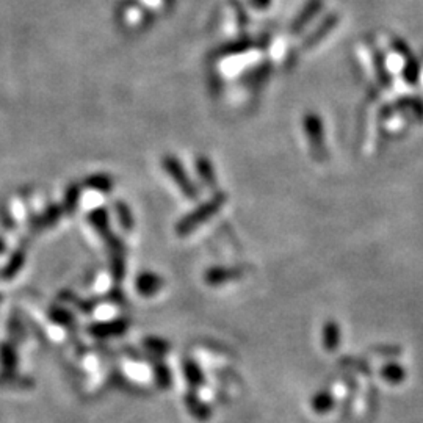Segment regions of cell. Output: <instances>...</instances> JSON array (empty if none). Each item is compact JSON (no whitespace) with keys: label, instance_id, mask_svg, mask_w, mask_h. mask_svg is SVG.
I'll list each match as a JSON object with an SVG mask.
<instances>
[{"label":"cell","instance_id":"14","mask_svg":"<svg viewBox=\"0 0 423 423\" xmlns=\"http://www.w3.org/2000/svg\"><path fill=\"white\" fill-rule=\"evenodd\" d=\"M420 77V66L419 61L415 57H409L405 60V68H403V79L409 83V85H415Z\"/></svg>","mask_w":423,"mask_h":423},{"label":"cell","instance_id":"8","mask_svg":"<svg viewBox=\"0 0 423 423\" xmlns=\"http://www.w3.org/2000/svg\"><path fill=\"white\" fill-rule=\"evenodd\" d=\"M88 220L91 226L98 231L102 237L110 234V225H108V212L106 207H99V209H94L91 213L88 215Z\"/></svg>","mask_w":423,"mask_h":423},{"label":"cell","instance_id":"3","mask_svg":"<svg viewBox=\"0 0 423 423\" xmlns=\"http://www.w3.org/2000/svg\"><path fill=\"white\" fill-rule=\"evenodd\" d=\"M162 166L165 168L166 175L172 179V182L177 185V189L187 199H198L199 196L198 187L195 185V182H193L191 177L187 175L184 165L180 163L177 157L165 156L162 158Z\"/></svg>","mask_w":423,"mask_h":423},{"label":"cell","instance_id":"15","mask_svg":"<svg viewBox=\"0 0 423 423\" xmlns=\"http://www.w3.org/2000/svg\"><path fill=\"white\" fill-rule=\"evenodd\" d=\"M61 215H63V209H61V207L57 204H52L47 207L43 215V223H46L47 226H53L55 223H58Z\"/></svg>","mask_w":423,"mask_h":423},{"label":"cell","instance_id":"17","mask_svg":"<svg viewBox=\"0 0 423 423\" xmlns=\"http://www.w3.org/2000/svg\"><path fill=\"white\" fill-rule=\"evenodd\" d=\"M248 2H249V5L253 6V8L259 10V11L267 10L268 6L272 5V0H248Z\"/></svg>","mask_w":423,"mask_h":423},{"label":"cell","instance_id":"5","mask_svg":"<svg viewBox=\"0 0 423 423\" xmlns=\"http://www.w3.org/2000/svg\"><path fill=\"white\" fill-rule=\"evenodd\" d=\"M337 23H339V18H337V15H334V13L326 16L322 23L315 27V30L312 32L306 39H304V44H303L304 49L306 51L312 49V47L317 46L318 43H322V41L331 33V30H334Z\"/></svg>","mask_w":423,"mask_h":423},{"label":"cell","instance_id":"4","mask_svg":"<svg viewBox=\"0 0 423 423\" xmlns=\"http://www.w3.org/2000/svg\"><path fill=\"white\" fill-rule=\"evenodd\" d=\"M322 8H323V0H308L301 8V11L295 16L292 25H290V32L293 34L301 33L310 24V20L318 16V13L322 11Z\"/></svg>","mask_w":423,"mask_h":423},{"label":"cell","instance_id":"2","mask_svg":"<svg viewBox=\"0 0 423 423\" xmlns=\"http://www.w3.org/2000/svg\"><path fill=\"white\" fill-rule=\"evenodd\" d=\"M303 127L306 132V138L309 141V146L318 162H323L328 157V149H326L324 141V126L322 118L315 112H308L303 118Z\"/></svg>","mask_w":423,"mask_h":423},{"label":"cell","instance_id":"6","mask_svg":"<svg viewBox=\"0 0 423 423\" xmlns=\"http://www.w3.org/2000/svg\"><path fill=\"white\" fill-rule=\"evenodd\" d=\"M195 166H196V172L201 179V182H203L207 189H210V190L217 189L218 179H217V175H215V166L210 162V158L206 156H198Z\"/></svg>","mask_w":423,"mask_h":423},{"label":"cell","instance_id":"9","mask_svg":"<svg viewBox=\"0 0 423 423\" xmlns=\"http://www.w3.org/2000/svg\"><path fill=\"white\" fill-rule=\"evenodd\" d=\"M85 187L101 193H108L113 190V179L107 175H93L85 179Z\"/></svg>","mask_w":423,"mask_h":423},{"label":"cell","instance_id":"12","mask_svg":"<svg viewBox=\"0 0 423 423\" xmlns=\"http://www.w3.org/2000/svg\"><path fill=\"white\" fill-rule=\"evenodd\" d=\"M115 210H116L118 220H120L122 229H126V231H132L135 225V220H134V215H132V212H130V207L126 203H122V201H118V203L115 204Z\"/></svg>","mask_w":423,"mask_h":423},{"label":"cell","instance_id":"10","mask_svg":"<svg viewBox=\"0 0 423 423\" xmlns=\"http://www.w3.org/2000/svg\"><path fill=\"white\" fill-rule=\"evenodd\" d=\"M80 201V187L77 184H71L66 189L65 193V199H63V213L66 215H72L74 210L77 209Z\"/></svg>","mask_w":423,"mask_h":423},{"label":"cell","instance_id":"7","mask_svg":"<svg viewBox=\"0 0 423 423\" xmlns=\"http://www.w3.org/2000/svg\"><path fill=\"white\" fill-rule=\"evenodd\" d=\"M397 107L400 108V112L409 115L412 120H415L417 122H423V101L422 99L408 96V98H403L401 101H398Z\"/></svg>","mask_w":423,"mask_h":423},{"label":"cell","instance_id":"16","mask_svg":"<svg viewBox=\"0 0 423 423\" xmlns=\"http://www.w3.org/2000/svg\"><path fill=\"white\" fill-rule=\"evenodd\" d=\"M392 46H393V49L397 51L405 60L409 58V57H412L411 49H409V46L405 43L403 39H400V38H392Z\"/></svg>","mask_w":423,"mask_h":423},{"label":"cell","instance_id":"13","mask_svg":"<svg viewBox=\"0 0 423 423\" xmlns=\"http://www.w3.org/2000/svg\"><path fill=\"white\" fill-rule=\"evenodd\" d=\"M254 41L253 39H240V41H234L231 44H226L220 49L221 57H226V55H235V53H244L249 49H253Z\"/></svg>","mask_w":423,"mask_h":423},{"label":"cell","instance_id":"1","mask_svg":"<svg viewBox=\"0 0 423 423\" xmlns=\"http://www.w3.org/2000/svg\"><path fill=\"white\" fill-rule=\"evenodd\" d=\"M227 203V195L223 191H217L215 195L203 203L201 206H198L195 210L190 212L189 215H185V217L179 221L176 226V231L179 235H189L190 232L195 231L199 226H203L204 223H207L212 217H215L220 212L221 207Z\"/></svg>","mask_w":423,"mask_h":423},{"label":"cell","instance_id":"18","mask_svg":"<svg viewBox=\"0 0 423 423\" xmlns=\"http://www.w3.org/2000/svg\"><path fill=\"white\" fill-rule=\"evenodd\" d=\"M235 13H237V16H239V23H240V25H241V27H245V25H246L248 18H246V13L244 11V6H241L240 4H239V5H235Z\"/></svg>","mask_w":423,"mask_h":423},{"label":"cell","instance_id":"11","mask_svg":"<svg viewBox=\"0 0 423 423\" xmlns=\"http://www.w3.org/2000/svg\"><path fill=\"white\" fill-rule=\"evenodd\" d=\"M373 63H374V69H377L378 72V80L383 87L389 88L391 83H392V79H391V74L389 71H387V66H386V60L383 57V53H381L379 51H374L373 52Z\"/></svg>","mask_w":423,"mask_h":423}]
</instances>
